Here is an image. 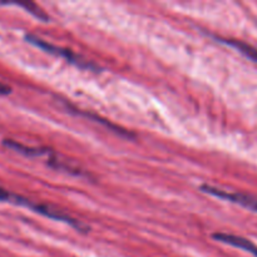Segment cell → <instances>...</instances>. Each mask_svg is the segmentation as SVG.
Wrapping results in <instances>:
<instances>
[{"label": "cell", "mask_w": 257, "mask_h": 257, "mask_svg": "<svg viewBox=\"0 0 257 257\" xmlns=\"http://www.w3.org/2000/svg\"><path fill=\"white\" fill-rule=\"evenodd\" d=\"M12 93V88L9 85L4 84V83L0 82V95H8Z\"/></svg>", "instance_id": "obj_9"}, {"label": "cell", "mask_w": 257, "mask_h": 257, "mask_svg": "<svg viewBox=\"0 0 257 257\" xmlns=\"http://www.w3.org/2000/svg\"><path fill=\"white\" fill-rule=\"evenodd\" d=\"M212 237L215 238L216 241L218 242L226 243V245L233 246V247L241 248V250H245L247 252L252 253L253 256L257 257V246L253 245L251 241H248L247 238H243L241 236H236V235H230V233H213Z\"/></svg>", "instance_id": "obj_3"}, {"label": "cell", "mask_w": 257, "mask_h": 257, "mask_svg": "<svg viewBox=\"0 0 257 257\" xmlns=\"http://www.w3.org/2000/svg\"><path fill=\"white\" fill-rule=\"evenodd\" d=\"M3 146L9 148V150L14 151V152H18L20 153V155L25 156V157H39V156H44L49 153V150H48V148L27 147V146L22 145V143L13 140H4L3 141Z\"/></svg>", "instance_id": "obj_4"}, {"label": "cell", "mask_w": 257, "mask_h": 257, "mask_svg": "<svg viewBox=\"0 0 257 257\" xmlns=\"http://www.w3.org/2000/svg\"><path fill=\"white\" fill-rule=\"evenodd\" d=\"M201 192L206 193V195L213 196V197L221 198V200L228 201V202L236 203L242 207L247 208V210L257 212V198L253 196L245 195V193H237V192H228V191L220 190L217 187H213L210 185H202L200 186Z\"/></svg>", "instance_id": "obj_2"}, {"label": "cell", "mask_w": 257, "mask_h": 257, "mask_svg": "<svg viewBox=\"0 0 257 257\" xmlns=\"http://www.w3.org/2000/svg\"><path fill=\"white\" fill-rule=\"evenodd\" d=\"M0 202H7L10 203V205H15V206H22V207H27L32 210L33 203L28 198L23 197L20 195H15V193L9 192L5 188L0 187Z\"/></svg>", "instance_id": "obj_8"}, {"label": "cell", "mask_w": 257, "mask_h": 257, "mask_svg": "<svg viewBox=\"0 0 257 257\" xmlns=\"http://www.w3.org/2000/svg\"><path fill=\"white\" fill-rule=\"evenodd\" d=\"M215 38L217 39V42L223 43V44L228 45V47L235 48V49L238 50L241 54H243L245 57L250 58V59L253 60V62H257V49H255L253 47H251V45L246 44V43H243V42H240V40L225 39V38H218V37H215Z\"/></svg>", "instance_id": "obj_6"}, {"label": "cell", "mask_w": 257, "mask_h": 257, "mask_svg": "<svg viewBox=\"0 0 257 257\" xmlns=\"http://www.w3.org/2000/svg\"><path fill=\"white\" fill-rule=\"evenodd\" d=\"M67 108H69V109H70L69 112H70V113H74V114H79V115H83V117H85V118H90V119H94L95 122L100 123V124H103V125H105V127L109 128V130L112 131V132L117 133V135H118V136H120V137H125V138L135 137V135H133V133H131V132H128L127 130H123V128L118 127V125L113 124V123L108 122L107 119H103V118L98 117V115L93 114V113H89V112H83V110H80V109H75V108L68 107V105H67Z\"/></svg>", "instance_id": "obj_5"}, {"label": "cell", "mask_w": 257, "mask_h": 257, "mask_svg": "<svg viewBox=\"0 0 257 257\" xmlns=\"http://www.w3.org/2000/svg\"><path fill=\"white\" fill-rule=\"evenodd\" d=\"M0 5H15V7H20L25 9V12L29 13L34 18H37L40 22H49V15L35 3L33 2H23V3H0Z\"/></svg>", "instance_id": "obj_7"}, {"label": "cell", "mask_w": 257, "mask_h": 257, "mask_svg": "<svg viewBox=\"0 0 257 257\" xmlns=\"http://www.w3.org/2000/svg\"><path fill=\"white\" fill-rule=\"evenodd\" d=\"M25 42L32 44L33 47H37L39 49H42L43 52L49 53V54L55 55V57L64 58L67 62H69L70 64L75 65V67L80 68V69H87V70H94V72H99V67L94 64V63L88 62L87 59L82 58L80 55L75 54L74 52H72L70 49H67V48L57 47L54 44H50L47 40H43L42 38H38L37 35L34 34H25L24 35Z\"/></svg>", "instance_id": "obj_1"}]
</instances>
